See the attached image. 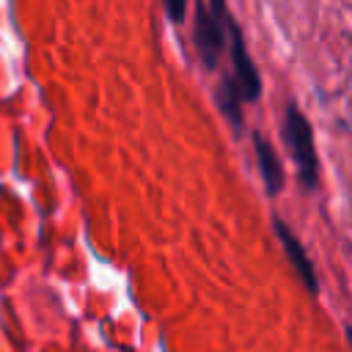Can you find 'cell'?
Returning <instances> with one entry per match:
<instances>
[{
  "label": "cell",
  "instance_id": "2",
  "mask_svg": "<svg viewBox=\"0 0 352 352\" xmlns=\"http://www.w3.org/2000/svg\"><path fill=\"white\" fill-rule=\"evenodd\" d=\"M226 0H209V6L204 0L195 3V28H192V38H195V50L198 58L206 69H214L220 63V52L226 44Z\"/></svg>",
  "mask_w": 352,
  "mask_h": 352
},
{
  "label": "cell",
  "instance_id": "3",
  "mask_svg": "<svg viewBox=\"0 0 352 352\" xmlns=\"http://www.w3.org/2000/svg\"><path fill=\"white\" fill-rule=\"evenodd\" d=\"M226 33H228V41H231V63H234V80L242 91V99L245 102H256L258 94H261V77L248 55V47H245V36L236 25V19L228 14L226 16Z\"/></svg>",
  "mask_w": 352,
  "mask_h": 352
},
{
  "label": "cell",
  "instance_id": "7",
  "mask_svg": "<svg viewBox=\"0 0 352 352\" xmlns=\"http://www.w3.org/2000/svg\"><path fill=\"white\" fill-rule=\"evenodd\" d=\"M162 3H165V11H168V19L170 22H182L184 19L187 0H162Z\"/></svg>",
  "mask_w": 352,
  "mask_h": 352
},
{
  "label": "cell",
  "instance_id": "8",
  "mask_svg": "<svg viewBox=\"0 0 352 352\" xmlns=\"http://www.w3.org/2000/svg\"><path fill=\"white\" fill-rule=\"evenodd\" d=\"M346 341H349V346H352V327H346Z\"/></svg>",
  "mask_w": 352,
  "mask_h": 352
},
{
  "label": "cell",
  "instance_id": "4",
  "mask_svg": "<svg viewBox=\"0 0 352 352\" xmlns=\"http://www.w3.org/2000/svg\"><path fill=\"white\" fill-rule=\"evenodd\" d=\"M272 228H275V234H278V239H280V245H283V250H286V258H289V264L294 267L297 278L305 283V289H308L311 294H316V292H319V278H316L314 261L308 258L302 242L294 236V231H292L280 217L272 220Z\"/></svg>",
  "mask_w": 352,
  "mask_h": 352
},
{
  "label": "cell",
  "instance_id": "5",
  "mask_svg": "<svg viewBox=\"0 0 352 352\" xmlns=\"http://www.w3.org/2000/svg\"><path fill=\"white\" fill-rule=\"evenodd\" d=\"M253 148H256V160H258V170H261V179H264V187L270 195H278L283 190V165H280V157L275 154L272 143L264 138V135H253Z\"/></svg>",
  "mask_w": 352,
  "mask_h": 352
},
{
  "label": "cell",
  "instance_id": "1",
  "mask_svg": "<svg viewBox=\"0 0 352 352\" xmlns=\"http://www.w3.org/2000/svg\"><path fill=\"white\" fill-rule=\"evenodd\" d=\"M283 140L289 146V154L297 165V176L300 184L305 190H314L319 182V157H316V146H314V132L308 118L302 116V110L297 104L286 107V118H283Z\"/></svg>",
  "mask_w": 352,
  "mask_h": 352
},
{
  "label": "cell",
  "instance_id": "6",
  "mask_svg": "<svg viewBox=\"0 0 352 352\" xmlns=\"http://www.w3.org/2000/svg\"><path fill=\"white\" fill-rule=\"evenodd\" d=\"M214 96H217L220 113L228 118V124H231L234 129H239V126H242V102H245V99H242V91H239L236 80H234V77H223Z\"/></svg>",
  "mask_w": 352,
  "mask_h": 352
}]
</instances>
